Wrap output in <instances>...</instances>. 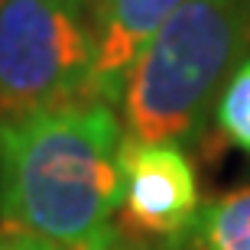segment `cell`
Wrapping results in <instances>:
<instances>
[{
    "label": "cell",
    "instance_id": "3957f363",
    "mask_svg": "<svg viewBox=\"0 0 250 250\" xmlns=\"http://www.w3.org/2000/svg\"><path fill=\"white\" fill-rule=\"evenodd\" d=\"M94 23L82 0H0V121L94 104Z\"/></svg>",
    "mask_w": 250,
    "mask_h": 250
},
{
    "label": "cell",
    "instance_id": "7a4b0ae2",
    "mask_svg": "<svg viewBox=\"0 0 250 250\" xmlns=\"http://www.w3.org/2000/svg\"><path fill=\"white\" fill-rule=\"evenodd\" d=\"M247 49L250 0H186L124 82V137L176 146L195 140Z\"/></svg>",
    "mask_w": 250,
    "mask_h": 250
},
{
    "label": "cell",
    "instance_id": "52a82bcc",
    "mask_svg": "<svg viewBox=\"0 0 250 250\" xmlns=\"http://www.w3.org/2000/svg\"><path fill=\"white\" fill-rule=\"evenodd\" d=\"M218 124L234 146L250 153V59L231 75L218 98Z\"/></svg>",
    "mask_w": 250,
    "mask_h": 250
},
{
    "label": "cell",
    "instance_id": "ba28073f",
    "mask_svg": "<svg viewBox=\"0 0 250 250\" xmlns=\"http://www.w3.org/2000/svg\"><path fill=\"white\" fill-rule=\"evenodd\" d=\"M88 250H186L182 241H166V244H143V241H130L117 231V224H111L107 231L98 237Z\"/></svg>",
    "mask_w": 250,
    "mask_h": 250
},
{
    "label": "cell",
    "instance_id": "8992f818",
    "mask_svg": "<svg viewBox=\"0 0 250 250\" xmlns=\"http://www.w3.org/2000/svg\"><path fill=\"white\" fill-rule=\"evenodd\" d=\"M186 250H250V186L202 205L186 234Z\"/></svg>",
    "mask_w": 250,
    "mask_h": 250
},
{
    "label": "cell",
    "instance_id": "5b68a950",
    "mask_svg": "<svg viewBox=\"0 0 250 250\" xmlns=\"http://www.w3.org/2000/svg\"><path fill=\"white\" fill-rule=\"evenodd\" d=\"M182 3L186 0H101L91 10L94 62L88 98L94 104H121L137 56Z\"/></svg>",
    "mask_w": 250,
    "mask_h": 250
},
{
    "label": "cell",
    "instance_id": "6da1fadb",
    "mask_svg": "<svg viewBox=\"0 0 250 250\" xmlns=\"http://www.w3.org/2000/svg\"><path fill=\"white\" fill-rule=\"evenodd\" d=\"M121 121L72 104L0 121V224L62 250H88L121 202Z\"/></svg>",
    "mask_w": 250,
    "mask_h": 250
},
{
    "label": "cell",
    "instance_id": "9c48e42d",
    "mask_svg": "<svg viewBox=\"0 0 250 250\" xmlns=\"http://www.w3.org/2000/svg\"><path fill=\"white\" fill-rule=\"evenodd\" d=\"M0 250H62V247L39 241V237H26V234H7V237H0Z\"/></svg>",
    "mask_w": 250,
    "mask_h": 250
},
{
    "label": "cell",
    "instance_id": "30bf717a",
    "mask_svg": "<svg viewBox=\"0 0 250 250\" xmlns=\"http://www.w3.org/2000/svg\"><path fill=\"white\" fill-rule=\"evenodd\" d=\"M82 3H84V7H88V10H94V7H98V3H101V0H82Z\"/></svg>",
    "mask_w": 250,
    "mask_h": 250
},
{
    "label": "cell",
    "instance_id": "277c9868",
    "mask_svg": "<svg viewBox=\"0 0 250 250\" xmlns=\"http://www.w3.org/2000/svg\"><path fill=\"white\" fill-rule=\"evenodd\" d=\"M198 182L176 143L121 140V202L117 231L130 241H182L198 218Z\"/></svg>",
    "mask_w": 250,
    "mask_h": 250
}]
</instances>
